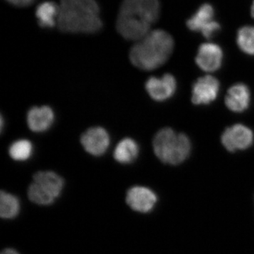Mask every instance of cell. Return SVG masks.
Listing matches in <instances>:
<instances>
[{"label":"cell","mask_w":254,"mask_h":254,"mask_svg":"<svg viewBox=\"0 0 254 254\" xmlns=\"http://www.w3.org/2000/svg\"><path fill=\"white\" fill-rule=\"evenodd\" d=\"M64 185L63 179L54 172H38L33 175V181L28 188V198L38 205L53 204L61 194Z\"/></svg>","instance_id":"5b68a950"},{"label":"cell","mask_w":254,"mask_h":254,"mask_svg":"<svg viewBox=\"0 0 254 254\" xmlns=\"http://www.w3.org/2000/svg\"><path fill=\"white\" fill-rule=\"evenodd\" d=\"M145 89L152 99L163 102L173 97L177 89V81L170 73L161 77L152 76L145 83Z\"/></svg>","instance_id":"8fae6325"},{"label":"cell","mask_w":254,"mask_h":254,"mask_svg":"<svg viewBox=\"0 0 254 254\" xmlns=\"http://www.w3.org/2000/svg\"><path fill=\"white\" fill-rule=\"evenodd\" d=\"M54 120V112L48 106L33 107L27 114L28 126L36 133L49 129Z\"/></svg>","instance_id":"4fadbf2b"},{"label":"cell","mask_w":254,"mask_h":254,"mask_svg":"<svg viewBox=\"0 0 254 254\" xmlns=\"http://www.w3.org/2000/svg\"><path fill=\"white\" fill-rule=\"evenodd\" d=\"M81 143L89 154L100 156L109 148L110 138L105 128L100 127H91L82 134Z\"/></svg>","instance_id":"9c48e42d"},{"label":"cell","mask_w":254,"mask_h":254,"mask_svg":"<svg viewBox=\"0 0 254 254\" xmlns=\"http://www.w3.org/2000/svg\"><path fill=\"white\" fill-rule=\"evenodd\" d=\"M254 133L249 127L240 124L228 127L222 133L221 142L228 151L246 150L254 143Z\"/></svg>","instance_id":"52a82bcc"},{"label":"cell","mask_w":254,"mask_h":254,"mask_svg":"<svg viewBox=\"0 0 254 254\" xmlns=\"http://www.w3.org/2000/svg\"><path fill=\"white\" fill-rule=\"evenodd\" d=\"M153 146L157 158L163 163L171 165L183 163L191 150L189 137L170 128H162L155 134Z\"/></svg>","instance_id":"277c9868"},{"label":"cell","mask_w":254,"mask_h":254,"mask_svg":"<svg viewBox=\"0 0 254 254\" xmlns=\"http://www.w3.org/2000/svg\"><path fill=\"white\" fill-rule=\"evenodd\" d=\"M214 18L215 11L213 6L203 4L187 20V26L190 31L200 32L205 38H211L220 29V25Z\"/></svg>","instance_id":"8992f818"},{"label":"cell","mask_w":254,"mask_h":254,"mask_svg":"<svg viewBox=\"0 0 254 254\" xmlns=\"http://www.w3.org/2000/svg\"><path fill=\"white\" fill-rule=\"evenodd\" d=\"M10 4L14 5V6H19V7H24V6H30L34 3L36 0H5Z\"/></svg>","instance_id":"ffe728a7"},{"label":"cell","mask_w":254,"mask_h":254,"mask_svg":"<svg viewBox=\"0 0 254 254\" xmlns=\"http://www.w3.org/2000/svg\"><path fill=\"white\" fill-rule=\"evenodd\" d=\"M158 0H123L117 20L118 33L128 41H138L150 31L160 15Z\"/></svg>","instance_id":"6da1fadb"},{"label":"cell","mask_w":254,"mask_h":254,"mask_svg":"<svg viewBox=\"0 0 254 254\" xmlns=\"http://www.w3.org/2000/svg\"><path fill=\"white\" fill-rule=\"evenodd\" d=\"M60 6L53 1H46L37 6L36 16L42 28L54 27L58 22Z\"/></svg>","instance_id":"9a60e30c"},{"label":"cell","mask_w":254,"mask_h":254,"mask_svg":"<svg viewBox=\"0 0 254 254\" xmlns=\"http://www.w3.org/2000/svg\"><path fill=\"white\" fill-rule=\"evenodd\" d=\"M1 254H20L18 252H16V250H13V249H6L1 252Z\"/></svg>","instance_id":"44dd1931"},{"label":"cell","mask_w":254,"mask_h":254,"mask_svg":"<svg viewBox=\"0 0 254 254\" xmlns=\"http://www.w3.org/2000/svg\"><path fill=\"white\" fill-rule=\"evenodd\" d=\"M174 46L173 37L168 32L161 29L150 31L132 47L129 59L136 67L152 71L168 61Z\"/></svg>","instance_id":"3957f363"},{"label":"cell","mask_w":254,"mask_h":254,"mask_svg":"<svg viewBox=\"0 0 254 254\" xmlns=\"http://www.w3.org/2000/svg\"><path fill=\"white\" fill-rule=\"evenodd\" d=\"M58 28L64 33H95L103 27L95 0H60Z\"/></svg>","instance_id":"7a4b0ae2"},{"label":"cell","mask_w":254,"mask_h":254,"mask_svg":"<svg viewBox=\"0 0 254 254\" xmlns=\"http://www.w3.org/2000/svg\"><path fill=\"white\" fill-rule=\"evenodd\" d=\"M139 154V147L134 140L124 138L117 145L114 151V158L121 164H130L134 162Z\"/></svg>","instance_id":"2e32d148"},{"label":"cell","mask_w":254,"mask_h":254,"mask_svg":"<svg viewBox=\"0 0 254 254\" xmlns=\"http://www.w3.org/2000/svg\"><path fill=\"white\" fill-rule=\"evenodd\" d=\"M220 83L216 78L205 76L199 78L192 87V103L195 105H208L218 97Z\"/></svg>","instance_id":"30bf717a"},{"label":"cell","mask_w":254,"mask_h":254,"mask_svg":"<svg viewBox=\"0 0 254 254\" xmlns=\"http://www.w3.org/2000/svg\"><path fill=\"white\" fill-rule=\"evenodd\" d=\"M126 201L128 206L136 212L150 213L158 202V196L153 190L147 187H131L127 191Z\"/></svg>","instance_id":"ba28073f"},{"label":"cell","mask_w":254,"mask_h":254,"mask_svg":"<svg viewBox=\"0 0 254 254\" xmlns=\"http://www.w3.org/2000/svg\"><path fill=\"white\" fill-rule=\"evenodd\" d=\"M223 53L220 46L215 43L200 45L195 57L198 67L206 72H213L221 66Z\"/></svg>","instance_id":"7c38bea8"},{"label":"cell","mask_w":254,"mask_h":254,"mask_svg":"<svg viewBox=\"0 0 254 254\" xmlns=\"http://www.w3.org/2000/svg\"><path fill=\"white\" fill-rule=\"evenodd\" d=\"M31 142L26 139L18 140L9 147V153L11 158L16 161H25L31 158L33 153Z\"/></svg>","instance_id":"d6986e66"},{"label":"cell","mask_w":254,"mask_h":254,"mask_svg":"<svg viewBox=\"0 0 254 254\" xmlns=\"http://www.w3.org/2000/svg\"><path fill=\"white\" fill-rule=\"evenodd\" d=\"M20 202L17 197L7 193L1 191L0 193V215L4 219L16 218L20 211Z\"/></svg>","instance_id":"e0dca14e"},{"label":"cell","mask_w":254,"mask_h":254,"mask_svg":"<svg viewBox=\"0 0 254 254\" xmlns=\"http://www.w3.org/2000/svg\"><path fill=\"white\" fill-rule=\"evenodd\" d=\"M3 127H4V118H1V131H3Z\"/></svg>","instance_id":"603a6c76"},{"label":"cell","mask_w":254,"mask_h":254,"mask_svg":"<svg viewBox=\"0 0 254 254\" xmlns=\"http://www.w3.org/2000/svg\"><path fill=\"white\" fill-rule=\"evenodd\" d=\"M250 101V88L242 83L233 85L228 90L225 100L227 108L234 113H242L248 109Z\"/></svg>","instance_id":"5bb4252c"},{"label":"cell","mask_w":254,"mask_h":254,"mask_svg":"<svg viewBox=\"0 0 254 254\" xmlns=\"http://www.w3.org/2000/svg\"><path fill=\"white\" fill-rule=\"evenodd\" d=\"M251 13H252V17L254 18V0L252 5V9H251Z\"/></svg>","instance_id":"7402d4cb"},{"label":"cell","mask_w":254,"mask_h":254,"mask_svg":"<svg viewBox=\"0 0 254 254\" xmlns=\"http://www.w3.org/2000/svg\"><path fill=\"white\" fill-rule=\"evenodd\" d=\"M237 46L246 54L254 55V26H243L237 32Z\"/></svg>","instance_id":"ac0fdd59"}]
</instances>
